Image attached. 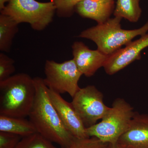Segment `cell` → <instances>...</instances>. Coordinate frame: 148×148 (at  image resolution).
<instances>
[{"instance_id":"6da1fadb","label":"cell","mask_w":148,"mask_h":148,"mask_svg":"<svg viewBox=\"0 0 148 148\" xmlns=\"http://www.w3.org/2000/svg\"><path fill=\"white\" fill-rule=\"evenodd\" d=\"M36 88L34 102L29 115L37 132L61 147L69 145L75 137L66 129L51 101L43 79L34 78Z\"/></svg>"},{"instance_id":"7a4b0ae2","label":"cell","mask_w":148,"mask_h":148,"mask_svg":"<svg viewBox=\"0 0 148 148\" xmlns=\"http://www.w3.org/2000/svg\"><path fill=\"white\" fill-rule=\"evenodd\" d=\"M34 78L20 73L0 82V115L15 117L29 116L34 102Z\"/></svg>"},{"instance_id":"3957f363","label":"cell","mask_w":148,"mask_h":148,"mask_svg":"<svg viewBox=\"0 0 148 148\" xmlns=\"http://www.w3.org/2000/svg\"><path fill=\"white\" fill-rule=\"evenodd\" d=\"M122 18L115 16L106 22L83 31L79 37L92 40L96 44L98 50L110 56L127 45L138 36H142L148 32V21L143 27L134 30L122 29Z\"/></svg>"},{"instance_id":"277c9868","label":"cell","mask_w":148,"mask_h":148,"mask_svg":"<svg viewBox=\"0 0 148 148\" xmlns=\"http://www.w3.org/2000/svg\"><path fill=\"white\" fill-rule=\"evenodd\" d=\"M135 112L124 99L116 98L101 121L86 128L88 137H94L104 143H117L129 128Z\"/></svg>"},{"instance_id":"5b68a950","label":"cell","mask_w":148,"mask_h":148,"mask_svg":"<svg viewBox=\"0 0 148 148\" xmlns=\"http://www.w3.org/2000/svg\"><path fill=\"white\" fill-rule=\"evenodd\" d=\"M56 12L53 3L36 0H11L1 13L10 16L18 24L26 23L37 31L44 30L53 21Z\"/></svg>"},{"instance_id":"8992f818","label":"cell","mask_w":148,"mask_h":148,"mask_svg":"<svg viewBox=\"0 0 148 148\" xmlns=\"http://www.w3.org/2000/svg\"><path fill=\"white\" fill-rule=\"evenodd\" d=\"M45 73L46 86L58 94L68 93L73 98L80 88L78 82L83 75L73 59L61 63L47 60Z\"/></svg>"},{"instance_id":"52a82bcc","label":"cell","mask_w":148,"mask_h":148,"mask_svg":"<svg viewBox=\"0 0 148 148\" xmlns=\"http://www.w3.org/2000/svg\"><path fill=\"white\" fill-rule=\"evenodd\" d=\"M73 98L72 105L86 128L102 119L110 109L104 103L103 93L94 86L80 88Z\"/></svg>"},{"instance_id":"ba28073f","label":"cell","mask_w":148,"mask_h":148,"mask_svg":"<svg viewBox=\"0 0 148 148\" xmlns=\"http://www.w3.org/2000/svg\"><path fill=\"white\" fill-rule=\"evenodd\" d=\"M148 47V34L131 42L123 48L109 56L103 66L106 73L113 75L124 69L135 60L141 58V51Z\"/></svg>"},{"instance_id":"9c48e42d","label":"cell","mask_w":148,"mask_h":148,"mask_svg":"<svg viewBox=\"0 0 148 148\" xmlns=\"http://www.w3.org/2000/svg\"><path fill=\"white\" fill-rule=\"evenodd\" d=\"M51 101L58 113L62 123L66 129L75 138L88 137L86 132V127L71 103H69L62 98L61 94L48 88Z\"/></svg>"},{"instance_id":"30bf717a","label":"cell","mask_w":148,"mask_h":148,"mask_svg":"<svg viewBox=\"0 0 148 148\" xmlns=\"http://www.w3.org/2000/svg\"><path fill=\"white\" fill-rule=\"evenodd\" d=\"M72 48L73 60L81 73L87 77L92 76L103 67L109 56L98 49H90L82 42H74Z\"/></svg>"},{"instance_id":"8fae6325","label":"cell","mask_w":148,"mask_h":148,"mask_svg":"<svg viewBox=\"0 0 148 148\" xmlns=\"http://www.w3.org/2000/svg\"><path fill=\"white\" fill-rule=\"evenodd\" d=\"M117 143L124 148H148V115L135 112L129 128Z\"/></svg>"},{"instance_id":"7c38bea8","label":"cell","mask_w":148,"mask_h":148,"mask_svg":"<svg viewBox=\"0 0 148 148\" xmlns=\"http://www.w3.org/2000/svg\"><path fill=\"white\" fill-rule=\"evenodd\" d=\"M114 3V0H82L77 5L75 8L81 16L102 24L110 19Z\"/></svg>"},{"instance_id":"4fadbf2b","label":"cell","mask_w":148,"mask_h":148,"mask_svg":"<svg viewBox=\"0 0 148 148\" xmlns=\"http://www.w3.org/2000/svg\"><path fill=\"white\" fill-rule=\"evenodd\" d=\"M0 131L12 133L21 138L37 132L30 120L24 117H15L0 115Z\"/></svg>"},{"instance_id":"5bb4252c","label":"cell","mask_w":148,"mask_h":148,"mask_svg":"<svg viewBox=\"0 0 148 148\" xmlns=\"http://www.w3.org/2000/svg\"><path fill=\"white\" fill-rule=\"evenodd\" d=\"M18 24L10 16L0 15V50L9 52L12 45L14 38L18 31Z\"/></svg>"},{"instance_id":"9a60e30c","label":"cell","mask_w":148,"mask_h":148,"mask_svg":"<svg viewBox=\"0 0 148 148\" xmlns=\"http://www.w3.org/2000/svg\"><path fill=\"white\" fill-rule=\"evenodd\" d=\"M142 10L139 0H117L114 11L115 16L124 18L133 23L137 22L141 16Z\"/></svg>"},{"instance_id":"2e32d148","label":"cell","mask_w":148,"mask_h":148,"mask_svg":"<svg viewBox=\"0 0 148 148\" xmlns=\"http://www.w3.org/2000/svg\"><path fill=\"white\" fill-rule=\"evenodd\" d=\"M16 148H57L53 143L36 132L21 138Z\"/></svg>"},{"instance_id":"e0dca14e","label":"cell","mask_w":148,"mask_h":148,"mask_svg":"<svg viewBox=\"0 0 148 148\" xmlns=\"http://www.w3.org/2000/svg\"><path fill=\"white\" fill-rule=\"evenodd\" d=\"M108 145L96 137L74 138L69 145L60 148H107Z\"/></svg>"},{"instance_id":"ac0fdd59","label":"cell","mask_w":148,"mask_h":148,"mask_svg":"<svg viewBox=\"0 0 148 148\" xmlns=\"http://www.w3.org/2000/svg\"><path fill=\"white\" fill-rule=\"evenodd\" d=\"M82 0H51L55 6L56 12L60 17L71 16L77 5Z\"/></svg>"},{"instance_id":"d6986e66","label":"cell","mask_w":148,"mask_h":148,"mask_svg":"<svg viewBox=\"0 0 148 148\" xmlns=\"http://www.w3.org/2000/svg\"><path fill=\"white\" fill-rule=\"evenodd\" d=\"M13 59L1 52L0 53V82L7 79L15 72Z\"/></svg>"},{"instance_id":"ffe728a7","label":"cell","mask_w":148,"mask_h":148,"mask_svg":"<svg viewBox=\"0 0 148 148\" xmlns=\"http://www.w3.org/2000/svg\"><path fill=\"white\" fill-rule=\"evenodd\" d=\"M21 138L15 134L0 131V148H16Z\"/></svg>"},{"instance_id":"44dd1931","label":"cell","mask_w":148,"mask_h":148,"mask_svg":"<svg viewBox=\"0 0 148 148\" xmlns=\"http://www.w3.org/2000/svg\"><path fill=\"white\" fill-rule=\"evenodd\" d=\"M107 148H124L122 147L120 145H119L118 143H116L112 144V143H109L108 147Z\"/></svg>"},{"instance_id":"7402d4cb","label":"cell","mask_w":148,"mask_h":148,"mask_svg":"<svg viewBox=\"0 0 148 148\" xmlns=\"http://www.w3.org/2000/svg\"><path fill=\"white\" fill-rule=\"evenodd\" d=\"M11 0H0V10L3 9L5 6V3H8Z\"/></svg>"}]
</instances>
